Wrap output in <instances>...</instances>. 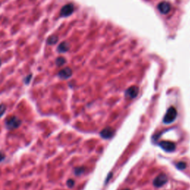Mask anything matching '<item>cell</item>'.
Masks as SVG:
<instances>
[{
    "label": "cell",
    "mask_w": 190,
    "mask_h": 190,
    "mask_svg": "<svg viewBox=\"0 0 190 190\" xmlns=\"http://www.w3.org/2000/svg\"><path fill=\"white\" fill-rule=\"evenodd\" d=\"M5 127L8 130L18 129L22 124V121L16 116H11L5 120Z\"/></svg>",
    "instance_id": "1"
},
{
    "label": "cell",
    "mask_w": 190,
    "mask_h": 190,
    "mask_svg": "<svg viewBox=\"0 0 190 190\" xmlns=\"http://www.w3.org/2000/svg\"><path fill=\"white\" fill-rule=\"evenodd\" d=\"M177 110L174 107H170L166 114L164 118H163V123L165 124H169L174 122L177 118Z\"/></svg>",
    "instance_id": "2"
},
{
    "label": "cell",
    "mask_w": 190,
    "mask_h": 190,
    "mask_svg": "<svg viewBox=\"0 0 190 190\" xmlns=\"http://www.w3.org/2000/svg\"><path fill=\"white\" fill-rule=\"evenodd\" d=\"M74 10V7L73 4L70 3V4L66 5H64L60 11V16L61 17H69V16L72 14Z\"/></svg>",
    "instance_id": "3"
},
{
    "label": "cell",
    "mask_w": 190,
    "mask_h": 190,
    "mask_svg": "<svg viewBox=\"0 0 190 190\" xmlns=\"http://www.w3.org/2000/svg\"><path fill=\"white\" fill-rule=\"evenodd\" d=\"M167 177L166 175H163V174H161V175H158L157 177H156L155 179L153 181V184L154 186H156V187H160L163 185H164L167 182Z\"/></svg>",
    "instance_id": "4"
},
{
    "label": "cell",
    "mask_w": 190,
    "mask_h": 190,
    "mask_svg": "<svg viewBox=\"0 0 190 190\" xmlns=\"http://www.w3.org/2000/svg\"><path fill=\"white\" fill-rule=\"evenodd\" d=\"M159 146L166 152H171L175 149V143L172 142H170V141H161L159 143Z\"/></svg>",
    "instance_id": "5"
},
{
    "label": "cell",
    "mask_w": 190,
    "mask_h": 190,
    "mask_svg": "<svg viewBox=\"0 0 190 190\" xmlns=\"http://www.w3.org/2000/svg\"><path fill=\"white\" fill-rule=\"evenodd\" d=\"M157 8H158L159 11H160L161 14H167L171 10V5H169V3H168L167 2H162L157 6Z\"/></svg>",
    "instance_id": "6"
},
{
    "label": "cell",
    "mask_w": 190,
    "mask_h": 190,
    "mask_svg": "<svg viewBox=\"0 0 190 190\" xmlns=\"http://www.w3.org/2000/svg\"><path fill=\"white\" fill-rule=\"evenodd\" d=\"M58 76L63 79H69L72 76V70L70 68H65V69H62L59 71Z\"/></svg>",
    "instance_id": "7"
},
{
    "label": "cell",
    "mask_w": 190,
    "mask_h": 190,
    "mask_svg": "<svg viewBox=\"0 0 190 190\" xmlns=\"http://www.w3.org/2000/svg\"><path fill=\"white\" fill-rule=\"evenodd\" d=\"M138 88L137 86H131L126 91V96L129 98H135L138 95Z\"/></svg>",
    "instance_id": "8"
},
{
    "label": "cell",
    "mask_w": 190,
    "mask_h": 190,
    "mask_svg": "<svg viewBox=\"0 0 190 190\" xmlns=\"http://www.w3.org/2000/svg\"><path fill=\"white\" fill-rule=\"evenodd\" d=\"M114 129H111L110 127H107L103 130H102L101 132H100V136H101L103 138L105 139H108L110 137H111L114 135Z\"/></svg>",
    "instance_id": "9"
},
{
    "label": "cell",
    "mask_w": 190,
    "mask_h": 190,
    "mask_svg": "<svg viewBox=\"0 0 190 190\" xmlns=\"http://www.w3.org/2000/svg\"><path fill=\"white\" fill-rule=\"evenodd\" d=\"M69 49V45L66 42H63L60 44V45L58 46V51L60 52V53H65V52L68 51Z\"/></svg>",
    "instance_id": "10"
},
{
    "label": "cell",
    "mask_w": 190,
    "mask_h": 190,
    "mask_svg": "<svg viewBox=\"0 0 190 190\" xmlns=\"http://www.w3.org/2000/svg\"><path fill=\"white\" fill-rule=\"evenodd\" d=\"M58 41V37L56 36H51L47 40V43L49 45H54Z\"/></svg>",
    "instance_id": "11"
},
{
    "label": "cell",
    "mask_w": 190,
    "mask_h": 190,
    "mask_svg": "<svg viewBox=\"0 0 190 190\" xmlns=\"http://www.w3.org/2000/svg\"><path fill=\"white\" fill-rule=\"evenodd\" d=\"M66 60L64 57H63V56H60V57H58L57 59L56 60V64L57 66H62L66 63Z\"/></svg>",
    "instance_id": "12"
},
{
    "label": "cell",
    "mask_w": 190,
    "mask_h": 190,
    "mask_svg": "<svg viewBox=\"0 0 190 190\" xmlns=\"http://www.w3.org/2000/svg\"><path fill=\"white\" fill-rule=\"evenodd\" d=\"M5 111H6V105L3 103L0 104V118H2V117L5 114Z\"/></svg>",
    "instance_id": "13"
},
{
    "label": "cell",
    "mask_w": 190,
    "mask_h": 190,
    "mask_svg": "<svg viewBox=\"0 0 190 190\" xmlns=\"http://www.w3.org/2000/svg\"><path fill=\"white\" fill-rule=\"evenodd\" d=\"M176 166L178 169H184L186 167V164L184 162H179L178 163H177Z\"/></svg>",
    "instance_id": "14"
},
{
    "label": "cell",
    "mask_w": 190,
    "mask_h": 190,
    "mask_svg": "<svg viewBox=\"0 0 190 190\" xmlns=\"http://www.w3.org/2000/svg\"><path fill=\"white\" fill-rule=\"evenodd\" d=\"M84 172V168L81 167V168H76L74 170V173L76 175H80L81 174L83 173Z\"/></svg>",
    "instance_id": "15"
},
{
    "label": "cell",
    "mask_w": 190,
    "mask_h": 190,
    "mask_svg": "<svg viewBox=\"0 0 190 190\" xmlns=\"http://www.w3.org/2000/svg\"><path fill=\"white\" fill-rule=\"evenodd\" d=\"M31 78H32V74H29V75H27V77L25 78L24 82H25V83L26 84V85H28V84L30 83L31 80Z\"/></svg>",
    "instance_id": "16"
},
{
    "label": "cell",
    "mask_w": 190,
    "mask_h": 190,
    "mask_svg": "<svg viewBox=\"0 0 190 190\" xmlns=\"http://www.w3.org/2000/svg\"><path fill=\"white\" fill-rule=\"evenodd\" d=\"M75 183H74V181L73 179H69L67 181V186H69V188H72L73 186H74Z\"/></svg>",
    "instance_id": "17"
},
{
    "label": "cell",
    "mask_w": 190,
    "mask_h": 190,
    "mask_svg": "<svg viewBox=\"0 0 190 190\" xmlns=\"http://www.w3.org/2000/svg\"><path fill=\"white\" fill-rule=\"evenodd\" d=\"M5 159V155L2 152L0 151V163H2V161H4Z\"/></svg>",
    "instance_id": "18"
},
{
    "label": "cell",
    "mask_w": 190,
    "mask_h": 190,
    "mask_svg": "<svg viewBox=\"0 0 190 190\" xmlns=\"http://www.w3.org/2000/svg\"><path fill=\"white\" fill-rule=\"evenodd\" d=\"M1 64H2V63H1V60H0V66H1Z\"/></svg>",
    "instance_id": "19"
},
{
    "label": "cell",
    "mask_w": 190,
    "mask_h": 190,
    "mask_svg": "<svg viewBox=\"0 0 190 190\" xmlns=\"http://www.w3.org/2000/svg\"><path fill=\"white\" fill-rule=\"evenodd\" d=\"M124 190H129V189H124Z\"/></svg>",
    "instance_id": "20"
}]
</instances>
